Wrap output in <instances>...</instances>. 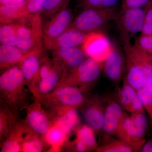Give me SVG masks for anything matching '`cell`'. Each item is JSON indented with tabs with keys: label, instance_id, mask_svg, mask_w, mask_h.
<instances>
[{
	"label": "cell",
	"instance_id": "cell-1",
	"mask_svg": "<svg viewBox=\"0 0 152 152\" xmlns=\"http://www.w3.org/2000/svg\"><path fill=\"white\" fill-rule=\"evenodd\" d=\"M26 88L27 86L19 65L6 69L0 76L1 102L18 116L19 111L26 108L30 104H28Z\"/></svg>",
	"mask_w": 152,
	"mask_h": 152
},
{
	"label": "cell",
	"instance_id": "cell-2",
	"mask_svg": "<svg viewBox=\"0 0 152 152\" xmlns=\"http://www.w3.org/2000/svg\"><path fill=\"white\" fill-rule=\"evenodd\" d=\"M126 58V81L136 91L141 89L152 76V56L131 42L124 44Z\"/></svg>",
	"mask_w": 152,
	"mask_h": 152
},
{
	"label": "cell",
	"instance_id": "cell-3",
	"mask_svg": "<svg viewBox=\"0 0 152 152\" xmlns=\"http://www.w3.org/2000/svg\"><path fill=\"white\" fill-rule=\"evenodd\" d=\"M13 22L16 29L18 48L28 54L43 50L44 23L41 12L26 15Z\"/></svg>",
	"mask_w": 152,
	"mask_h": 152
},
{
	"label": "cell",
	"instance_id": "cell-4",
	"mask_svg": "<svg viewBox=\"0 0 152 152\" xmlns=\"http://www.w3.org/2000/svg\"><path fill=\"white\" fill-rule=\"evenodd\" d=\"M120 12L117 8L83 9L74 18L70 27L75 28L85 34L100 31L110 22L115 20Z\"/></svg>",
	"mask_w": 152,
	"mask_h": 152
},
{
	"label": "cell",
	"instance_id": "cell-5",
	"mask_svg": "<svg viewBox=\"0 0 152 152\" xmlns=\"http://www.w3.org/2000/svg\"><path fill=\"white\" fill-rule=\"evenodd\" d=\"M84 91L81 88L72 86H59L39 100L46 110L60 106L81 108L87 100Z\"/></svg>",
	"mask_w": 152,
	"mask_h": 152
},
{
	"label": "cell",
	"instance_id": "cell-6",
	"mask_svg": "<svg viewBox=\"0 0 152 152\" xmlns=\"http://www.w3.org/2000/svg\"><path fill=\"white\" fill-rule=\"evenodd\" d=\"M101 65L93 59L87 57L78 67L66 74L58 87L72 86L86 89L87 86L99 79L102 70Z\"/></svg>",
	"mask_w": 152,
	"mask_h": 152
},
{
	"label": "cell",
	"instance_id": "cell-7",
	"mask_svg": "<svg viewBox=\"0 0 152 152\" xmlns=\"http://www.w3.org/2000/svg\"><path fill=\"white\" fill-rule=\"evenodd\" d=\"M145 14V8L121 10L115 20L124 43L129 42L136 35L139 33L141 34Z\"/></svg>",
	"mask_w": 152,
	"mask_h": 152
},
{
	"label": "cell",
	"instance_id": "cell-8",
	"mask_svg": "<svg viewBox=\"0 0 152 152\" xmlns=\"http://www.w3.org/2000/svg\"><path fill=\"white\" fill-rule=\"evenodd\" d=\"M35 99V102L26 108V115L23 122L31 132L43 139L53 125V121L41 102Z\"/></svg>",
	"mask_w": 152,
	"mask_h": 152
},
{
	"label": "cell",
	"instance_id": "cell-9",
	"mask_svg": "<svg viewBox=\"0 0 152 152\" xmlns=\"http://www.w3.org/2000/svg\"><path fill=\"white\" fill-rule=\"evenodd\" d=\"M87 57L102 64L105 61L113 48V44L101 30L88 34L82 46Z\"/></svg>",
	"mask_w": 152,
	"mask_h": 152
},
{
	"label": "cell",
	"instance_id": "cell-10",
	"mask_svg": "<svg viewBox=\"0 0 152 152\" xmlns=\"http://www.w3.org/2000/svg\"><path fill=\"white\" fill-rule=\"evenodd\" d=\"M74 19L69 9L65 8L44 21L43 43L56 39L71 26Z\"/></svg>",
	"mask_w": 152,
	"mask_h": 152
},
{
	"label": "cell",
	"instance_id": "cell-11",
	"mask_svg": "<svg viewBox=\"0 0 152 152\" xmlns=\"http://www.w3.org/2000/svg\"><path fill=\"white\" fill-rule=\"evenodd\" d=\"M53 124L65 131L69 136L73 130L78 127L80 117L77 108L73 107L60 106L46 110Z\"/></svg>",
	"mask_w": 152,
	"mask_h": 152
},
{
	"label": "cell",
	"instance_id": "cell-12",
	"mask_svg": "<svg viewBox=\"0 0 152 152\" xmlns=\"http://www.w3.org/2000/svg\"><path fill=\"white\" fill-rule=\"evenodd\" d=\"M53 59L67 73L78 67L87 58L81 47L62 48L51 51Z\"/></svg>",
	"mask_w": 152,
	"mask_h": 152
},
{
	"label": "cell",
	"instance_id": "cell-13",
	"mask_svg": "<svg viewBox=\"0 0 152 152\" xmlns=\"http://www.w3.org/2000/svg\"><path fill=\"white\" fill-rule=\"evenodd\" d=\"M43 53V50L29 54L19 65L28 88L33 96L36 91L40 67L41 57Z\"/></svg>",
	"mask_w": 152,
	"mask_h": 152
},
{
	"label": "cell",
	"instance_id": "cell-14",
	"mask_svg": "<svg viewBox=\"0 0 152 152\" xmlns=\"http://www.w3.org/2000/svg\"><path fill=\"white\" fill-rule=\"evenodd\" d=\"M81 108L86 125L95 132L103 130L104 124L105 109L100 100L96 98L87 100Z\"/></svg>",
	"mask_w": 152,
	"mask_h": 152
},
{
	"label": "cell",
	"instance_id": "cell-15",
	"mask_svg": "<svg viewBox=\"0 0 152 152\" xmlns=\"http://www.w3.org/2000/svg\"><path fill=\"white\" fill-rule=\"evenodd\" d=\"M126 63L122 51L116 45L113 44L111 52L104 62V73L107 78L112 81H119L123 77Z\"/></svg>",
	"mask_w": 152,
	"mask_h": 152
},
{
	"label": "cell",
	"instance_id": "cell-16",
	"mask_svg": "<svg viewBox=\"0 0 152 152\" xmlns=\"http://www.w3.org/2000/svg\"><path fill=\"white\" fill-rule=\"evenodd\" d=\"M54 64L48 75L38 83L34 96L39 100L50 94L59 86L67 74L65 70L53 60Z\"/></svg>",
	"mask_w": 152,
	"mask_h": 152
},
{
	"label": "cell",
	"instance_id": "cell-17",
	"mask_svg": "<svg viewBox=\"0 0 152 152\" xmlns=\"http://www.w3.org/2000/svg\"><path fill=\"white\" fill-rule=\"evenodd\" d=\"M88 34L75 28L69 27L56 39L44 42V45L50 51L62 48L82 47Z\"/></svg>",
	"mask_w": 152,
	"mask_h": 152
},
{
	"label": "cell",
	"instance_id": "cell-18",
	"mask_svg": "<svg viewBox=\"0 0 152 152\" xmlns=\"http://www.w3.org/2000/svg\"><path fill=\"white\" fill-rule=\"evenodd\" d=\"M31 131L23 121L18 120L13 126L10 133L1 144V152H21L22 144Z\"/></svg>",
	"mask_w": 152,
	"mask_h": 152
},
{
	"label": "cell",
	"instance_id": "cell-19",
	"mask_svg": "<svg viewBox=\"0 0 152 152\" xmlns=\"http://www.w3.org/2000/svg\"><path fill=\"white\" fill-rule=\"evenodd\" d=\"M119 100L123 109L131 113L142 112L145 113L142 103L137 92L126 82L120 90Z\"/></svg>",
	"mask_w": 152,
	"mask_h": 152
},
{
	"label": "cell",
	"instance_id": "cell-20",
	"mask_svg": "<svg viewBox=\"0 0 152 152\" xmlns=\"http://www.w3.org/2000/svg\"><path fill=\"white\" fill-rule=\"evenodd\" d=\"M28 54H29L25 53L16 46L1 44L0 46L1 70H4L13 66L19 65Z\"/></svg>",
	"mask_w": 152,
	"mask_h": 152
},
{
	"label": "cell",
	"instance_id": "cell-21",
	"mask_svg": "<svg viewBox=\"0 0 152 152\" xmlns=\"http://www.w3.org/2000/svg\"><path fill=\"white\" fill-rule=\"evenodd\" d=\"M120 104L115 101L109 102L105 109L103 130L109 135L115 134L124 113Z\"/></svg>",
	"mask_w": 152,
	"mask_h": 152
},
{
	"label": "cell",
	"instance_id": "cell-22",
	"mask_svg": "<svg viewBox=\"0 0 152 152\" xmlns=\"http://www.w3.org/2000/svg\"><path fill=\"white\" fill-rule=\"evenodd\" d=\"M69 135L57 125L53 124L43 140L45 145L49 147V151L59 152L69 139Z\"/></svg>",
	"mask_w": 152,
	"mask_h": 152
},
{
	"label": "cell",
	"instance_id": "cell-23",
	"mask_svg": "<svg viewBox=\"0 0 152 152\" xmlns=\"http://www.w3.org/2000/svg\"><path fill=\"white\" fill-rule=\"evenodd\" d=\"M0 109V141L4 142L14 124L19 120L18 116L1 102Z\"/></svg>",
	"mask_w": 152,
	"mask_h": 152
},
{
	"label": "cell",
	"instance_id": "cell-24",
	"mask_svg": "<svg viewBox=\"0 0 152 152\" xmlns=\"http://www.w3.org/2000/svg\"><path fill=\"white\" fill-rule=\"evenodd\" d=\"M76 137L86 144L90 151L96 150L97 143L94 130L88 125H84L76 128Z\"/></svg>",
	"mask_w": 152,
	"mask_h": 152
},
{
	"label": "cell",
	"instance_id": "cell-25",
	"mask_svg": "<svg viewBox=\"0 0 152 152\" xmlns=\"http://www.w3.org/2000/svg\"><path fill=\"white\" fill-rule=\"evenodd\" d=\"M45 146L42 138L30 132L22 144L21 152H40Z\"/></svg>",
	"mask_w": 152,
	"mask_h": 152
},
{
	"label": "cell",
	"instance_id": "cell-26",
	"mask_svg": "<svg viewBox=\"0 0 152 152\" xmlns=\"http://www.w3.org/2000/svg\"><path fill=\"white\" fill-rule=\"evenodd\" d=\"M0 42L1 45L16 46V29L13 22L1 24L0 27Z\"/></svg>",
	"mask_w": 152,
	"mask_h": 152
},
{
	"label": "cell",
	"instance_id": "cell-27",
	"mask_svg": "<svg viewBox=\"0 0 152 152\" xmlns=\"http://www.w3.org/2000/svg\"><path fill=\"white\" fill-rule=\"evenodd\" d=\"M99 152H132L136 151L134 148L122 140H111L100 147L96 150Z\"/></svg>",
	"mask_w": 152,
	"mask_h": 152
},
{
	"label": "cell",
	"instance_id": "cell-28",
	"mask_svg": "<svg viewBox=\"0 0 152 152\" xmlns=\"http://www.w3.org/2000/svg\"><path fill=\"white\" fill-rule=\"evenodd\" d=\"M137 92L152 122V76L148 79L145 86Z\"/></svg>",
	"mask_w": 152,
	"mask_h": 152
},
{
	"label": "cell",
	"instance_id": "cell-29",
	"mask_svg": "<svg viewBox=\"0 0 152 152\" xmlns=\"http://www.w3.org/2000/svg\"><path fill=\"white\" fill-rule=\"evenodd\" d=\"M67 1L68 0H46L44 8L41 12L43 21L65 8Z\"/></svg>",
	"mask_w": 152,
	"mask_h": 152
},
{
	"label": "cell",
	"instance_id": "cell-30",
	"mask_svg": "<svg viewBox=\"0 0 152 152\" xmlns=\"http://www.w3.org/2000/svg\"><path fill=\"white\" fill-rule=\"evenodd\" d=\"M121 0H81L80 5L83 9H104L116 8Z\"/></svg>",
	"mask_w": 152,
	"mask_h": 152
},
{
	"label": "cell",
	"instance_id": "cell-31",
	"mask_svg": "<svg viewBox=\"0 0 152 152\" xmlns=\"http://www.w3.org/2000/svg\"><path fill=\"white\" fill-rule=\"evenodd\" d=\"M45 1L46 0H28L25 2L20 8L21 17L30 14L41 13Z\"/></svg>",
	"mask_w": 152,
	"mask_h": 152
},
{
	"label": "cell",
	"instance_id": "cell-32",
	"mask_svg": "<svg viewBox=\"0 0 152 152\" xmlns=\"http://www.w3.org/2000/svg\"><path fill=\"white\" fill-rule=\"evenodd\" d=\"M145 14L143 26L141 34L152 35V1L145 7Z\"/></svg>",
	"mask_w": 152,
	"mask_h": 152
},
{
	"label": "cell",
	"instance_id": "cell-33",
	"mask_svg": "<svg viewBox=\"0 0 152 152\" xmlns=\"http://www.w3.org/2000/svg\"><path fill=\"white\" fill-rule=\"evenodd\" d=\"M134 44L144 51L152 56V35L141 34L136 39Z\"/></svg>",
	"mask_w": 152,
	"mask_h": 152
},
{
	"label": "cell",
	"instance_id": "cell-34",
	"mask_svg": "<svg viewBox=\"0 0 152 152\" xmlns=\"http://www.w3.org/2000/svg\"><path fill=\"white\" fill-rule=\"evenodd\" d=\"M152 0H121V10L145 8Z\"/></svg>",
	"mask_w": 152,
	"mask_h": 152
},
{
	"label": "cell",
	"instance_id": "cell-35",
	"mask_svg": "<svg viewBox=\"0 0 152 152\" xmlns=\"http://www.w3.org/2000/svg\"><path fill=\"white\" fill-rule=\"evenodd\" d=\"M26 2V0H0L1 7L5 6H18Z\"/></svg>",
	"mask_w": 152,
	"mask_h": 152
},
{
	"label": "cell",
	"instance_id": "cell-36",
	"mask_svg": "<svg viewBox=\"0 0 152 152\" xmlns=\"http://www.w3.org/2000/svg\"><path fill=\"white\" fill-rule=\"evenodd\" d=\"M140 151L142 152H152V139L145 142Z\"/></svg>",
	"mask_w": 152,
	"mask_h": 152
},
{
	"label": "cell",
	"instance_id": "cell-37",
	"mask_svg": "<svg viewBox=\"0 0 152 152\" xmlns=\"http://www.w3.org/2000/svg\"><path fill=\"white\" fill-rule=\"evenodd\" d=\"M151 69L152 70V59L151 60Z\"/></svg>",
	"mask_w": 152,
	"mask_h": 152
},
{
	"label": "cell",
	"instance_id": "cell-38",
	"mask_svg": "<svg viewBox=\"0 0 152 152\" xmlns=\"http://www.w3.org/2000/svg\"><path fill=\"white\" fill-rule=\"evenodd\" d=\"M28 1V0H26V1Z\"/></svg>",
	"mask_w": 152,
	"mask_h": 152
}]
</instances>
